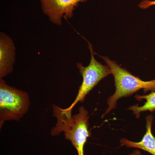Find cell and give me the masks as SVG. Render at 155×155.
Returning a JSON list of instances; mask_svg holds the SVG:
<instances>
[{"label":"cell","mask_w":155,"mask_h":155,"mask_svg":"<svg viewBox=\"0 0 155 155\" xmlns=\"http://www.w3.org/2000/svg\"><path fill=\"white\" fill-rule=\"evenodd\" d=\"M87 42L91 55L90 62L87 67H84L80 63L76 64L83 80L75 101L70 107L65 109L71 113L72 109L78 103L84 101L87 95L92 90L101 80L112 74L111 69L107 65H103L96 60L92 46L89 42Z\"/></svg>","instance_id":"277c9868"},{"label":"cell","mask_w":155,"mask_h":155,"mask_svg":"<svg viewBox=\"0 0 155 155\" xmlns=\"http://www.w3.org/2000/svg\"><path fill=\"white\" fill-rule=\"evenodd\" d=\"M155 5V1H146V2L141 3L140 5V8H147L150 6Z\"/></svg>","instance_id":"9c48e42d"},{"label":"cell","mask_w":155,"mask_h":155,"mask_svg":"<svg viewBox=\"0 0 155 155\" xmlns=\"http://www.w3.org/2000/svg\"><path fill=\"white\" fill-rule=\"evenodd\" d=\"M153 117L152 115L146 117V132L140 141L135 142L123 138L120 140L121 146L127 147L136 148L155 155V137L152 132V125Z\"/></svg>","instance_id":"52a82bcc"},{"label":"cell","mask_w":155,"mask_h":155,"mask_svg":"<svg viewBox=\"0 0 155 155\" xmlns=\"http://www.w3.org/2000/svg\"><path fill=\"white\" fill-rule=\"evenodd\" d=\"M16 47L12 39L3 32L0 33V78L14 70L16 61Z\"/></svg>","instance_id":"8992f818"},{"label":"cell","mask_w":155,"mask_h":155,"mask_svg":"<svg viewBox=\"0 0 155 155\" xmlns=\"http://www.w3.org/2000/svg\"><path fill=\"white\" fill-rule=\"evenodd\" d=\"M100 57L110 69L116 87L114 94L108 99V108L103 117L116 107L117 101L121 98L131 95L140 89H143L144 93L148 91L155 92V79L149 81L142 80L122 68L116 61H112L108 57Z\"/></svg>","instance_id":"7a4b0ae2"},{"label":"cell","mask_w":155,"mask_h":155,"mask_svg":"<svg viewBox=\"0 0 155 155\" xmlns=\"http://www.w3.org/2000/svg\"><path fill=\"white\" fill-rule=\"evenodd\" d=\"M30 105L27 93L8 85L0 78V128L6 121H18L27 113Z\"/></svg>","instance_id":"3957f363"},{"label":"cell","mask_w":155,"mask_h":155,"mask_svg":"<svg viewBox=\"0 0 155 155\" xmlns=\"http://www.w3.org/2000/svg\"><path fill=\"white\" fill-rule=\"evenodd\" d=\"M43 13L54 25L61 26L62 19H71L75 8L87 0H38Z\"/></svg>","instance_id":"5b68a950"},{"label":"cell","mask_w":155,"mask_h":155,"mask_svg":"<svg viewBox=\"0 0 155 155\" xmlns=\"http://www.w3.org/2000/svg\"><path fill=\"white\" fill-rule=\"evenodd\" d=\"M53 115L57 119L55 127L51 130L52 136L64 132L65 138L72 143L78 155H84V148L87 140L91 135L89 130L88 113L83 107L79 113L72 116L68 112L56 105L53 106Z\"/></svg>","instance_id":"6da1fadb"},{"label":"cell","mask_w":155,"mask_h":155,"mask_svg":"<svg viewBox=\"0 0 155 155\" xmlns=\"http://www.w3.org/2000/svg\"><path fill=\"white\" fill-rule=\"evenodd\" d=\"M135 97L138 101H141L143 99L146 100V102L143 106L139 107L138 104H136L128 108V110L133 111V114L135 115L137 118H139L140 114L141 112L147 111L153 112L155 111V92H152L151 93L146 95H136Z\"/></svg>","instance_id":"ba28073f"},{"label":"cell","mask_w":155,"mask_h":155,"mask_svg":"<svg viewBox=\"0 0 155 155\" xmlns=\"http://www.w3.org/2000/svg\"><path fill=\"white\" fill-rule=\"evenodd\" d=\"M130 155H142L141 153L138 150H135L133 152L130 153Z\"/></svg>","instance_id":"30bf717a"}]
</instances>
